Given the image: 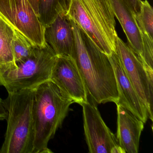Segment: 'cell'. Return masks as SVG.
<instances>
[{"label":"cell","mask_w":153,"mask_h":153,"mask_svg":"<svg viewBox=\"0 0 153 153\" xmlns=\"http://www.w3.org/2000/svg\"><path fill=\"white\" fill-rule=\"evenodd\" d=\"M70 20L75 38L74 59L84 79L88 93L97 103L113 102L116 104L118 100L117 84L109 57Z\"/></svg>","instance_id":"obj_1"},{"label":"cell","mask_w":153,"mask_h":153,"mask_svg":"<svg viewBox=\"0 0 153 153\" xmlns=\"http://www.w3.org/2000/svg\"><path fill=\"white\" fill-rule=\"evenodd\" d=\"M72 99L51 80L34 88L33 153H41L62 125Z\"/></svg>","instance_id":"obj_2"},{"label":"cell","mask_w":153,"mask_h":153,"mask_svg":"<svg viewBox=\"0 0 153 153\" xmlns=\"http://www.w3.org/2000/svg\"><path fill=\"white\" fill-rule=\"evenodd\" d=\"M33 97L34 88L8 92L7 130L0 153H33Z\"/></svg>","instance_id":"obj_3"},{"label":"cell","mask_w":153,"mask_h":153,"mask_svg":"<svg viewBox=\"0 0 153 153\" xmlns=\"http://www.w3.org/2000/svg\"><path fill=\"white\" fill-rule=\"evenodd\" d=\"M57 56L47 43L37 46L32 55L16 65L0 67V86L7 92H16L36 87L51 80Z\"/></svg>","instance_id":"obj_4"},{"label":"cell","mask_w":153,"mask_h":153,"mask_svg":"<svg viewBox=\"0 0 153 153\" xmlns=\"http://www.w3.org/2000/svg\"><path fill=\"white\" fill-rule=\"evenodd\" d=\"M115 50L123 68L153 121V69L142 63L136 53L117 36Z\"/></svg>","instance_id":"obj_5"},{"label":"cell","mask_w":153,"mask_h":153,"mask_svg":"<svg viewBox=\"0 0 153 153\" xmlns=\"http://www.w3.org/2000/svg\"><path fill=\"white\" fill-rule=\"evenodd\" d=\"M0 14L35 45L47 44L45 27L28 0H0Z\"/></svg>","instance_id":"obj_6"},{"label":"cell","mask_w":153,"mask_h":153,"mask_svg":"<svg viewBox=\"0 0 153 153\" xmlns=\"http://www.w3.org/2000/svg\"><path fill=\"white\" fill-rule=\"evenodd\" d=\"M95 102L81 104L86 142L90 153H126L104 121Z\"/></svg>","instance_id":"obj_7"},{"label":"cell","mask_w":153,"mask_h":153,"mask_svg":"<svg viewBox=\"0 0 153 153\" xmlns=\"http://www.w3.org/2000/svg\"><path fill=\"white\" fill-rule=\"evenodd\" d=\"M51 80L74 101L81 105L88 101V93L76 61L69 56H57Z\"/></svg>","instance_id":"obj_8"},{"label":"cell","mask_w":153,"mask_h":153,"mask_svg":"<svg viewBox=\"0 0 153 153\" xmlns=\"http://www.w3.org/2000/svg\"><path fill=\"white\" fill-rule=\"evenodd\" d=\"M108 57L114 71L117 84L118 100L115 104L124 107L146 123L149 118L147 110L126 75L116 52Z\"/></svg>","instance_id":"obj_9"},{"label":"cell","mask_w":153,"mask_h":153,"mask_svg":"<svg viewBox=\"0 0 153 153\" xmlns=\"http://www.w3.org/2000/svg\"><path fill=\"white\" fill-rule=\"evenodd\" d=\"M66 16L89 37L102 52L109 56L116 52L82 0H72Z\"/></svg>","instance_id":"obj_10"},{"label":"cell","mask_w":153,"mask_h":153,"mask_svg":"<svg viewBox=\"0 0 153 153\" xmlns=\"http://www.w3.org/2000/svg\"><path fill=\"white\" fill-rule=\"evenodd\" d=\"M45 38L57 56H66L74 59L75 42L72 25L66 16H58L45 27Z\"/></svg>","instance_id":"obj_11"},{"label":"cell","mask_w":153,"mask_h":153,"mask_svg":"<svg viewBox=\"0 0 153 153\" xmlns=\"http://www.w3.org/2000/svg\"><path fill=\"white\" fill-rule=\"evenodd\" d=\"M116 105L118 144L126 153H137L145 123L124 107Z\"/></svg>","instance_id":"obj_12"},{"label":"cell","mask_w":153,"mask_h":153,"mask_svg":"<svg viewBox=\"0 0 153 153\" xmlns=\"http://www.w3.org/2000/svg\"><path fill=\"white\" fill-rule=\"evenodd\" d=\"M114 17L119 21L128 40L129 47L144 61L141 34L134 14L123 0H109Z\"/></svg>","instance_id":"obj_13"},{"label":"cell","mask_w":153,"mask_h":153,"mask_svg":"<svg viewBox=\"0 0 153 153\" xmlns=\"http://www.w3.org/2000/svg\"><path fill=\"white\" fill-rule=\"evenodd\" d=\"M15 29L0 14V67L16 65L13 49Z\"/></svg>","instance_id":"obj_14"},{"label":"cell","mask_w":153,"mask_h":153,"mask_svg":"<svg viewBox=\"0 0 153 153\" xmlns=\"http://www.w3.org/2000/svg\"><path fill=\"white\" fill-rule=\"evenodd\" d=\"M72 0H39V19L45 27L58 16H66Z\"/></svg>","instance_id":"obj_15"},{"label":"cell","mask_w":153,"mask_h":153,"mask_svg":"<svg viewBox=\"0 0 153 153\" xmlns=\"http://www.w3.org/2000/svg\"><path fill=\"white\" fill-rule=\"evenodd\" d=\"M14 29L13 49L16 64L28 59L37 46L35 45L19 31Z\"/></svg>","instance_id":"obj_16"},{"label":"cell","mask_w":153,"mask_h":153,"mask_svg":"<svg viewBox=\"0 0 153 153\" xmlns=\"http://www.w3.org/2000/svg\"><path fill=\"white\" fill-rule=\"evenodd\" d=\"M140 31L153 36V10L147 0L141 1L140 11L134 15Z\"/></svg>","instance_id":"obj_17"},{"label":"cell","mask_w":153,"mask_h":153,"mask_svg":"<svg viewBox=\"0 0 153 153\" xmlns=\"http://www.w3.org/2000/svg\"><path fill=\"white\" fill-rule=\"evenodd\" d=\"M130 9L134 15L138 14L140 11L142 0H123Z\"/></svg>","instance_id":"obj_18"},{"label":"cell","mask_w":153,"mask_h":153,"mask_svg":"<svg viewBox=\"0 0 153 153\" xmlns=\"http://www.w3.org/2000/svg\"><path fill=\"white\" fill-rule=\"evenodd\" d=\"M7 117V112L4 105V100L0 97V120H6Z\"/></svg>","instance_id":"obj_19"},{"label":"cell","mask_w":153,"mask_h":153,"mask_svg":"<svg viewBox=\"0 0 153 153\" xmlns=\"http://www.w3.org/2000/svg\"><path fill=\"white\" fill-rule=\"evenodd\" d=\"M39 18V0H28Z\"/></svg>","instance_id":"obj_20"}]
</instances>
